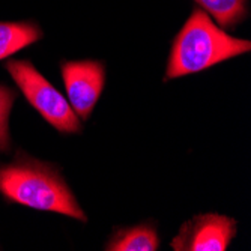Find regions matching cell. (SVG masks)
Here are the masks:
<instances>
[{"mask_svg": "<svg viewBox=\"0 0 251 251\" xmlns=\"http://www.w3.org/2000/svg\"><path fill=\"white\" fill-rule=\"evenodd\" d=\"M196 2L224 27L238 25L247 15V0H196Z\"/></svg>", "mask_w": 251, "mask_h": 251, "instance_id": "8", "label": "cell"}, {"mask_svg": "<svg viewBox=\"0 0 251 251\" xmlns=\"http://www.w3.org/2000/svg\"><path fill=\"white\" fill-rule=\"evenodd\" d=\"M159 236L156 223L145 221L131 227H116L105 242L108 251H156Z\"/></svg>", "mask_w": 251, "mask_h": 251, "instance_id": "6", "label": "cell"}, {"mask_svg": "<svg viewBox=\"0 0 251 251\" xmlns=\"http://www.w3.org/2000/svg\"><path fill=\"white\" fill-rule=\"evenodd\" d=\"M42 39V30L33 21H0V60Z\"/></svg>", "mask_w": 251, "mask_h": 251, "instance_id": "7", "label": "cell"}, {"mask_svg": "<svg viewBox=\"0 0 251 251\" xmlns=\"http://www.w3.org/2000/svg\"><path fill=\"white\" fill-rule=\"evenodd\" d=\"M66 100L83 121L92 115L105 84V65L100 60H65L60 63Z\"/></svg>", "mask_w": 251, "mask_h": 251, "instance_id": "4", "label": "cell"}, {"mask_svg": "<svg viewBox=\"0 0 251 251\" xmlns=\"http://www.w3.org/2000/svg\"><path fill=\"white\" fill-rule=\"evenodd\" d=\"M235 218L221 214H199L180 226L170 247L175 251H224L236 236Z\"/></svg>", "mask_w": 251, "mask_h": 251, "instance_id": "5", "label": "cell"}, {"mask_svg": "<svg viewBox=\"0 0 251 251\" xmlns=\"http://www.w3.org/2000/svg\"><path fill=\"white\" fill-rule=\"evenodd\" d=\"M250 49L248 39L229 35L215 25L206 11L196 8L173 41L164 81L209 70L248 53Z\"/></svg>", "mask_w": 251, "mask_h": 251, "instance_id": "2", "label": "cell"}, {"mask_svg": "<svg viewBox=\"0 0 251 251\" xmlns=\"http://www.w3.org/2000/svg\"><path fill=\"white\" fill-rule=\"evenodd\" d=\"M6 71L29 104L62 134L81 132V124L68 100L45 78L30 60H8Z\"/></svg>", "mask_w": 251, "mask_h": 251, "instance_id": "3", "label": "cell"}, {"mask_svg": "<svg viewBox=\"0 0 251 251\" xmlns=\"http://www.w3.org/2000/svg\"><path fill=\"white\" fill-rule=\"evenodd\" d=\"M0 194L21 206L87 223V215L59 167L26 153H18L14 161L0 164Z\"/></svg>", "mask_w": 251, "mask_h": 251, "instance_id": "1", "label": "cell"}, {"mask_svg": "<svg viewBox=\"0 0 251 251\" xmlns=\"http://www.w3.org/2000/svg\"><path fill=\"white\" fill-rule=\"evenodd\" d=\"M17 100V92L11 87L0 84V152H9V115Z\"/></svg>", "mask_w": 251, "mask_h": 251, "instance_id": "9", "label": "cell"}]
</instances>
